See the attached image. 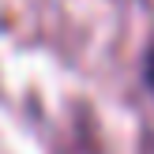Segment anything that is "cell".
I'll return each mask as SVG.
<instances>
[{"instance_id":"1","label":"cell","mask_w":154,"mask_h":154,"mask_svg":"<svg viewBox=\"0 0 154 154\" xmlns=\"http://www.w3.org/2000/svg\"><path fill=\"white\" fill-rule=\"evenodd\" d=\"M143 72H147V83H150V90H154V49L147 53V64H143Z\"/></svg>"}]
</instances>
